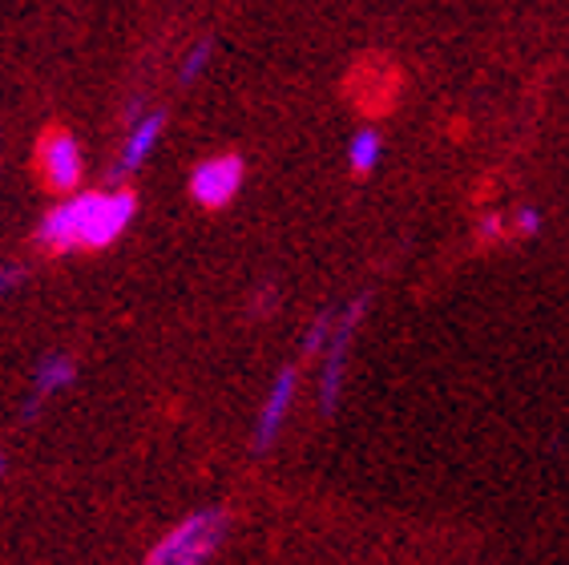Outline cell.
Segmentation results:
<instances>
[{
  "mask_svg": "<svg viewBox=\"0 0 569 565\" xmlns=\"http://www.w3.org/2000/svg\"><path fill=\"white\" fill-rule=\"evenodd\" d=\"M541 227H546V218H541L537 207H521V210H513V218H509V230H513L517 239H537Z\"/></svg>",
  "mask_w": 569,
  "mask_h": 565,
  "instance_id": "cell-11",
  "label": "cell"
},
{
  "mask_svg": "<svg viewBox=\"0 0 569 565\" xmlns=\"http://www.w3.org/2000/svg\"><path fill=\"white\" fill-rule=\"evenodd\" d=\"M380 158H383V138L376 130H360L348 141V166L360 178L372 175L376 166H380Z\"/></svg>",
  "mask_w": 569,
  "mask_h": 565,
  "instance_id": "cell-9",
  "label": "cell"
},
{
  "mask_svg": "<svg viewBox=\"0 0 569 565\" xmlns=\"http://www.w3.org/2000/svg\"><path fill=\"white\" fill-rule=\"evenodd\" d=\"M227 542V513L222 509H198L190 517L166 529L142 565H207Z\"/></svg>",
  "mask_w": 569,
  "mask_h": 565,
  "instance_id": "cell-2",
  "label": "cell"
},
{
  "mask_svg": "<svg viewBox=\"0 0 569 565\" xmlns=\"http://www.w3.org/2000/svg\"><path fill=\"white\" fill-rule=\"evenodd\" d=\"M17 282H21V271H17V267H0V299H4Z\"/></svg>",
  "mask_w": 569,
  "mask_h": 565,
  "instance_id": "cell-14",
  "label": "cell"
},
{
  "mask_svg": "<svg viewBox=\"0 0 569 565\" xmlns=\"http://www.w3.org/2000/svg\"><path fill=\"white\" fill-rule=\"evenodd\" d=\"M77 380V359L66 356V351H53V356H44L33 371V396H29V416L41 408L44 400H53L57 391H66L69 384Z\"/></svg>",
  "mask_w": 569,
  "mask_h": 565,
  "instance_id": "cell-8",
  "label": "cell"
},
{
  "mask_svg": "<svg viewBox=\"0 0 569 565\" xmlns=\"http://www.w3.org/2000/svg\"><path fill=\"white\" fill-rule=\"evenodd\" d=\"M162 130H166V118L158 113V109H150V113H133L130 130H126V138H121L118 178L138 175V170L150 162L153 150H158V141H162Z\"/></svg>",
  "mask_w": 569,
  "mask_h": 565,
  "instance_id": "cell-7",
  "label": "cell"
},
{
  "mask_svg": "<svg viewBox=\"0 0 569 565\" xmlns=\"http://www.w3.org/2000/svg\"><path fill=\"white\" fill-rule=\"evenodd\" d=\"M133 215H138V198L126 186L73 190V195H61L57 207H49L37 227V242L53 255L106 250L130 230Z\"/></svg>",
  "mask_w": 569,
  "mask_h": 565,
  "instance_id": "cell-1",
  "label": "cell"
},
{
  "mask_svg": "<svg viewBox=\"0 0 569 565\" xmlns=\"http://www.w3.org/2000/svg\"><path fill=\"white\" fill-rule=\"evenodd\" d=\"M505 235H509V218L497 215V210H489V215L477 222V242H481V247H493V242H501Z\"/></svg>",
  "mask_w": 569,
  "mask_h": 565,
  "instance_id": "cell-13",
  "label": "cell"
},
{
  "mask_svg": "<svg viewBox=\"0 0 569 565\" xmlns=\"http://www.w3.org/2000/svg\"><path fill=\"white\" fill-rule=\"evenodd\" d=\"M242 178H247V166L239 153H210L190 170V198L202 210H222L239 198Z\"/></svg>",
  "mask_w": 569,
  "mask_h": 565,
  "instance_id": "cell-5",
  "label": "cell"
},
{
  "mask_svg": "<svg viewBox=\"0 0 569 565\" xmlns=\"http://www.w3.org/2000/svg\"><path fill=\"white\" fill-rule=\"evenodd\" d=\"M4 468H9V457H4V453H0V477H4Z\"/></svg>",
  "mask_w": 569,
  "mask_h": 565,
  "instance_id": "cell-15",
  "label": "cell"
},
{
  "mask_svg": "<svg viewBox=\"0 0 569 565\" xmlns=\"http://www.w3.org/2000/svg\"><path fill=\"white\" fill-rule=\"evenodd\" d=\"M210 57H214V44H210V41H194V44H190L187 57H182V69H178L182 86H190V81H198V77L207 73Z\"/></svg>",
  "mask_w": 569,
  "mask_h": 565,
  "instance_id": "cell-10",
  "label": "cell"
},
{
  "mask_svg": "<svg viewBox=\"0 0 569 565\" xmlns=\"http://www.w3.org/2000/svg\"><path fill=\"white\" fill-rule=\"evenodd\" d=\"M331 324H336V311L316 316V324L307 327V336H303V356H319V351H323V344H328V336H331Z\"/></svg>",
  "mask_w": 569,
  "mask_h": 565,
  "instance_id": "cell-12",
  "label": "cell"
},
{
  "mask_svg": "<svg viewBox=\"0 0 569 565\" xmlns=\"http://www.w3.org/2000/svg\"><path fill=\"white\" fill-rule=\"evenodd\" d=\"M363 311H368V295L351 299L340 316H336L328 344H323V351H319V356H323V371H319V408H323L328 416L340 408L343 376H348V356H351V344H356V331H360V324H363Z\"/></svg>",
  "mask_w": 569,
  "mask_h": 565,
  "instance_id": "cell-3",
  "label": "cell"
},
{
  "mask_svg": "<svg viewBox=\"0 0 569 565\" xmlns=\"http://www.w3.org/2000/svg\"><path fill=\"white\" fill-rule=\"evenodd\" d=\"M296 396H299V368H283L271 380V388H267V400L259 408V420H254V453H267L279 440L287 416L296 408Z\"/></svg>",
  "mask_w": 569,
  "mask_h": 565,
  "instance_id": "cell-6",
  "label": "cell"
},
{
  "mask_svg": "<svg viewBox=\"0 0 569 565\" xmlns=\"http://www.w3.org/2000/svg\"><path fill=\"white\" fill-rule=\"evenodd\" d=\"M37 178L53 195H73L86 182V150L69 130H44L37 141Z\"/></svg>",
  "mask_w": 569,
  "mask_h": 565,
  "instance_id": "cell-4",
  "label": "cell"
}]
</instances>
